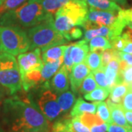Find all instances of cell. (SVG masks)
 Returning a JSON list of instances; mask_svg holds the SVG:
<instances>
[{
  "mask_svg": "<svg viewBox=\"0 0 132 132\" xmlns=\"http://www.w3.org/2000/svg\"><path fill=\"white\" fill-rule=\"evenodd\" d=\"M5 123L13 132L28 129L50 128L47 119L27 96L15 95L3 101Z\"/></svg>",
  "mask_w": 132,
  "mask_h": 132,
  "instance_id": "obj_1",
  "label": "cell"
},
{
  "mask_svg": "<svg viewBox=\"0 0 132 132\" xmlns=\"http://www.w3.org/2000/svg\"><path fill=\"white\" fill-rule=\"evenodd\" d=\"M50 15L43 9L41 0H27L19 7L2 15L0 25L29 29L42 23Z\"/></svg>",
  "mask_w": 132,
  "mask_h": 132,
  "instance_id": "obj_2",
  "label": "cell"
},
{
  "mask_svg": "<svg viewBox=\"0 0 132 132\" xmlns=\"http://www.w3.org/2000/svg\"><path fill=\"white\" fill-rule=\"evenodd\" d=\"M87 12L88 7L83 0H71L56 13L54 26L65 38L68 32L73 27L83 25Z\"/></svg>",
  "mask_w": 132,
  "mask_h": 132,
  "instance_id": "obj_3",
  "label": "cell"
},
{
  "mask_svg": "<svg viewBox=\"0 0 132 132\" xmlns=\"http://www.w3.org/2000/svg\"><path fill=\"white\" fill-rule=\"evenodd\" d=\"M27 33L30 41L29 50L39 48L43 52L48 48L65 44L68 42L54 27L53 15H50L42 23L29 28Z\"/></svg>",
  "mask_w": 132,
  "mask_h": 132,
  "instance_id": "obj_4",
  "label": "cell"
},
{
  "mask_svg": "<svg viewBox=\"0 0 132 132\" xmlns=\"http://www.w3.org/2000/svg\"><path fill=\"white\" fill-rule=\"evenodd\" d=\"M30 49V41L27 32L15 27L0 25V50L13 56Z\"/></svg>",
  "mask_w": 132,
  "mask_h": 132,
  "instance_id": "obj_5",
  "label": "cell"
},
{
  "mask_svg": "<svg viewBox=\"0 0 132 132\" xmlns=\"http://www.w3.org/2000/svg\"><path fill=\"white\" fill-rule=\"evenodd\" d=\"M0 85L11 95L22 89L21 73L15 56L4 52H0Z\"/></svg>",
  "mask_w": 132,
  "mask_h": 132,
  "instance_id": "obj_6",
  "label": "cell"
},
{
  "mask_svg": "<svg viewBox=\"0 0 132 132\" xmlns=\"http://www.w3.org/2000/svg\"><path fill=\"white\" fill-rule=\"evenodd\" d=\"M43 89L38 100V106L48 121H52L59 117L62 112L61 108L58 103L56 93L49 89Z\"/></svg>",
  "mask_w": 132,
  "mask_h": 132,
  "instance_id": "obj_7",
  "label": "cell"
},
{
  "mask_svg": "<svg viewBox=\"0 0 132 132\" xmlns=\"http://www.w3.org/2000/svg\"><path fill=\"white\" fill-rule=\"evenodd\" d=\"M17 62L21 76L33 69L42 68L43 62L40 56V48H36L30 52L20 54L17 57Z\"/></svg>",
  "mask_w": 132,
  "mask_h": 132,
  "instance_id": "obj_8",
  "label": "cell"
},
{
  "mask_svg": "<svg viewBox=\"0 0 132 132\" xmlns=\"http://www.w3.org/2000/svg\"><path fill=\"white\" fill-rule=\"evenodd\" d=\"M118 11H106L98 10L88 9L85 21L98 27H111L118 19Z\"/></svg>",
  "mask_w": 132,
  "mask_h": 132,
  "instance_id": "obj_9",
  "label": "cell"
},
{
  "mask_svg": "<svg viewBox=\"0 0 132 132\" xmlns=\"http://www.w3.org/2000/svg\"><path fill=\"white\" fill-rule=\"evenodd\" d=\"M70 73L72 91L77 93L84 79L90 73V69L85 62H81L73 66Z\"/></svg>",
  "mask_w": 132,
  "mask_h": 132,
  "instance_id": "obj_10",
  "label": "cell"
},
{
  "mask_svg": "<svg viewBox=\"0 0 132 132\" xmlns=\"http://www.w3.org/2000/svg\"><path fill=\"white\" fill-rule=\"evenodd\" d=\"M81 122L90 129V132H106L108 128V124L99 118L97 114L85 113L78 116Z\"/></svg>",
  "mask_w": 132,
  "mask_h": 132,
  "instance_id": "obj_11",
  "label": "cell"
},
{
  "mask_svg": "<svg viewBox=\"0 0 132 132\" xmlns=\"http://www.w3.org/2000/svg\"><path fill=\"white\" fill-rule=\"evenodd\" d=\"M52 88L54 90L56 94H60L64 93L69 88V80H68V72L62 65L54 74L51 83Z\"/></svg>",
  "mask_w": 132,
  "mask_h": 132,
  "instance_id": "obj_12",
  "label": "cell"
},
{
  "mask_svg": "<svg viewBox=\"0 0 132 132\" xmlns=\"http://www.w3.org/2000/svg\"><path fill=\"white\" fill-rule=\"evenodd\" d=\"M88 53L89 46L87 45V41L82 40L78 42L71 43V57L73 65L83 62Z\"/></svg>",
  "mask_w": 132,
  "mask_h": 132,
  "instance_id": "obj_13",
  "label": "cell"
},
{
  "mask_svg": "<svg viewBox=\"0 0 132 132\" xmlns=\"http://www.w3.org/2000/svg\"><path fill=\"white\" fill-rule=\"evenodd\" d=\"M106 103L109 109L112 123L122 126H130V125H128L126 121L124 109L121 104H114L109 98L106 100Z\"/></svg>",
  "mask_w": 132,
  "mask_h": 132,
  "instance_id": "obj_14",
  "label": "cell"
},
{
  "mask_svg": "<svg viewBox=\"0 0 132 132\" xmlns=\"http://www.w3.org/2000/svg\"><path fill=\"white\" fill-rule=\"evenodd\" d=\"M97 102L88 103L84 101L81 98H79L75 102L74 106L71 111V117H78L85 113L95 114L97 108Z\"/></svg>",
  "mask_w": 132,
  "mask_h": 132,
  "instance_id": "obj_15",
  "label": "cell"
},
{
  "mask_svg": "<svg viewBox=\"0 0 132 132\" xmlns=\"http://www.w3.org/2000/svg\"><path fill=\"white\" fill-rule=\"evenodd\" d=\"M88 9L106 10V11H120L121 8L117 3L111 0H83Z\"/></svg>",
  "mask_w": 132,
  "mask_h": 132,
  "instance_id": "obj_16",
  "label": "cell"
},
{
  "mask_svg": "<svg viewBox=\"0 0 132 132\" xmlns=\"http://www.w3.org/2000/svg\"><path fill=\"white\" fill-rule=\"evenodd\" d=\"M63 63V57L57 60L43 63L41 69V76L43 84H46L57 73Z\"/></svg>",
  "mask_w": 132,
  "mask_h": 132,
  "instance_id": "obj_17",
  "label": "cell"
},
{
  "mask_svg": "<svg viewBox=\"0 0 132 132\" xmlns=\"http://www.w3.org/2000/svg\"><path fill=\"white\" fill-rule=\"evenodd\" d=\"M130 89V85L123 81L117 84L110 90L109 99L114 104H121L124 95Z\"/></svg>",
  "mask_w": 132,
  "mask_h": 132,
  "instance_id": "obj_18",
  "label": "cell"
},
{
  "mask_svg": "<svg viewBox=\"0 0 132 132\" xmlns=\"http://www.w3.org/2000/svg\"><path fill=\"white\" fill-rule=\"evenodd\" d=\"M66 47L67 46L65 45L63 46L60 45V46H56L47 48L46 50L42 52L41 58H42L43 62L45 63L48 62L54 61L63 57Z\"/></svg>",
  "mask_w": 132,
  "mask_h": 132,
  "instance_id": "obj_19",
  "label": "cell"
},
{
  "mask_svg": "<svg viewBox=\"0 0 132 132\" xmlns=\"http://www.w3.org/2000/svg\"><path fill=\"white\" fill-rule=\"evenodd\" d=\"M96 36L105 37L109 40H111V39L114 38L112 29L110 28L109 27L102 26V27H100L98 28L91 29H88V30H85L84 40L88 42L92 38H95Z\"/></svg>",
  "mask_w": 132,
  "mask_h": 132,
  "instance_id": "obj_20",
  "label": "cell"
},
{
  "mask_svg": "<svg viewBox=\"0 0 132 132\" xmlns=\"http://www.w3.org/2000/svg\"><path fill=\"white\" fill-rule=\"evenodd\" d=\"M76 95L71 91H65L57 96V101L61 108L62 112H68L75 103Z\"/></svg>",
  "mask_w": 132,
  "mask_h": 132,
  "instance_id": "obj_21",
  "label": "cell"
},
{
  "mask_svg": "<svg viewBox=\"0 0 132 132\" xmlns=\"http://www.w3.org/2000/svg\"><path fill=\"white\" fill-rule=\"evenodd\" d=\"M109 48H112V46L109 40L105 37L96 36L89 41V50L90 52H103Z\"/></svg>",
  "mask_w": 132,
  "mask_h": 132,
  "instance_id": "obj_22",
  "label": "cell"
},
{
  "mask_svg": "<svg viewBox=\"0 0 132 132\" xmlns=\"http://www.w3.org/2000/svg\"><path fill=\"white\" fill-rule=\"evenodd\" d=\"M70 1L71 0H41V4L45 11L53 15Z\"/></svg>",
  "mask_w": 132,
  "mask_h": 132,
  "instance_id": "obj_23",
  "label": "cell"
},
{
  "mask_svg": "<svg viewBox=\"0 0 132 132\" xmlns=\"http://www.w3.org/2000/svg\"><path fill=\"white\" fill-rule=\"evenodd\" d=\"M101 53L102 52L95 51L87 54L85 61L90 71H94L101 67Z\"/></svg>",
  "mask_w": 132,
  "mask_h": 132,
  "instance_id": "obj_24",
  "label": "cell"
},
{
  "mask_svg": "<svg viewBox=\"0 0 132 132\" xmlns=\"http://www.w3.org/2000/svg\"><path fill=\"white\" fill-rule=\"evenodd\" d=\"M109 95V90L102 87H97L94 90L87 94H85L84 98L90 101H103Z\"/></svg>",
  "mask_w": 132,
  "mask_h": 132,
  "instance_id": "obj_25",
  "label": "cell"
},
{
  "mask_svg": "<svg viewBox=\"0 0 132 132\" xmlns=\"http://www.w3.org/2000/svg\"><path fill=\"white\" fill-rule=\"evenodd\" d=\"M96 114L101 118L104 123L110 124L112 123L110 112L108 108V106L104 101H98L97 108H96Z\"/></svg>",
  "mask_w": 132,
  "mask_h": 132,
  "instance_id": "obj_26",
  "label": "cell"
},
{
  "mask_svg": "<svg viewBox=\"0 0 132 132\" xmlns=\"http://www.w3.org/2000/svg\"><path fill=\"white\" fill-rule=\"evenodd\" d=\"M50 132H74L71 126V118H65L55 122Z\"/></svg>",
  "mask_w": 132,
  "mask_h": 132,
  "instance_id": "obj_27",
  "label": "cell"
},
{
  "mask_svg": "<svg viewBox=\"0 0 132 132\" xmlns=\"http://www.w3.org/2000/svg\"><path fill=\"white\" fill-rule=\"evenodd\" d=\"M97 87H98V85L95 80L94 76L92 74V73H90L84 79L79 90L80 91V93L81 94H87L94 90Z\"/></svg>",
  "mask_w": 132,
  "mask_h": 132,
  "instance_id": "obj_28",
  "label": "cell"
},
{
  "mask_svg": "<svg viewBox=\"0 0 132 132\" xmlns=\"http://www.w3.org/2000/svg\"><path fill=\"white\" fill-rule=\"evenodd\" d=\"M105 74H106L107 85H108L109 91L114 85L121 82L120 80V78H119V72L111 68L105 67Z\"/></svg>",
  "mask_w": 132,
  "mask_h": 132,
  "instance_id": "obj_29",
  "label": "cell"
},
{
  "mask_svg": "<svg viewBox=\"0 0 132 132\" xmlns=\"http://www.w3.org/2000/svg\"><path fill=\"white\" fill-rule=\"evenodd\" d=\"M27 1V0H4L0 6V17L6 12L19 7Z\"/></svg>",
  "mask_w": 132,
  "mask_h": 132,
  "instance_id": "obj_30",
  "label": "cell"
},
{
  "mask_svg": "<svg viewBox=\"0 0 132 132\" xmlns=\"http://www.w3.org/2000/svg\"><path fill=\"white\" fill-rule=\"evenodd\" d=\"M92 74L94 76L95 80L99 87H102V88H105V89L109 90L106 78V74H105V68H104V67L99 68L98 69L93 71ZM109 93H110V91H109Z\"/></svg>",
  "mask_w": 132,
  "mask_h": 132,
  "instance_id": "obj_31",
  "label": "cell"
},
{
  "mask_svg": "<svg viewBox=\"0 0 132 132\" xmlns=\"http://www.w3.org/2000/svg\"><path fill=\"white\" fill-rule=\"evenodd\" d=\"M114 58L119 60L118 51H115L112 48H109L103 51L101 53V67H106L109 62Z\"/></svg>",
  "mask_w": 132,
  "mask_h": 132,
  "instance_id": "obj_32",
  "label": "cell"
},
{
  "mask_svg": "<svg viewBox=\"0 0 132 132\" xmlns=\"http://www.w3.org/2000/svg\"><path fill=\"white\" fill-rule=\"evenodd\" d=\"M71 44L67 46L65 53H64V57H63V63L62 66L66 69V71L70 73L71 69L73 66V63L72 61V59L71 57Z\"/></svg>",
  "mask_w": 132,
  "mask_h": 132,
  "instance_id": "obj_33",
  "label": "cell"
},
{
  "mask_svg": "<svg viewBox=\"0 0 132 132\" xmlns=\"http://www.w3.org/2000/svg\"><path fill=\"white\" fill-rule=\"evenodd\" d=\"M109 41H110L111 46H112V48L115 51H118V52H122L123 48L125 47V46L127 43V41L120 35L109 40Z\"/></svg>",
  "mask_w": 132,
  "mask_h": 132,
  "instance_id": "obj_34",
  "label": "cell"
},
{
  "mask_svg": "<svg viewBox=\"0 0 132 132\" xmlns=\"http://www.w3.org/2000/svg\"><path fill=\"white\" fill-rule=\"evenodd\" d=\"M71 126L74 132H90V129L81 122L79 117L71 118Z\"/></svg>",
  "mask_w": 132,
  "mask_h": 132,
  "instance_id": "obj_35",
  "label": "cell"
},
{
  "mask_svg": "<svg viewBox=\"0 0 132 132\" xmlns=\"http://www.w3.org/2000/svg\"><path fill=\"white\" fill-rule=\"evenodd\" d=\"M119 78L121 82H125L128 85L132 83V65H128L123 71L119 72Z\"/></svg>",
  "mask_w": 132,
  "mask_h": 132,
  "instance_id": "obj_36",
  "label": "cell"
},
{
  "mask_svg": "<svg viewBox=\"0 0 132 132\" xmlns=\"http://www.w3.org/2000/svg\"><path fill=\"white\" fill-rule=\"evenodd\" d=\"M121 105L125 111H132V90H129L124 95Z\"/></svg>",
  "mask_w": 132,
  "mask_h": 132,
  "instance_id": "obj_37",
  "label": "cell"
},
{
  "mask_svg": "<svg viewBox=\"0 0 132 132\" xmlns=\"http://www.w3.org/2000/svg\"><path fill=\"white\" fill-rule=\"evenodd\" d=\"M81 36H82V30L79 27H75L68 32L65 38L68 41H69V40L79 39Z\"/></svg>",
  "mask_w": 132,
  "mask_h": 132,
  "instance_id": "obj_38",
  "label": "cell"
},
{
  "mask_svg": "<svg viewBox=\"0 0 132 132\" xmlns=\"http://www.w3.org/2000/svg\"><path fill=\"white\" fill-rule=\"evenodd\" d=\"M108 132H132V126H119L115 123H110L109 124Z\"/></svg>",
  "mask_w": 132,
  "mask_h": 132,
  "instance_id": "obj_39",
  "label": "cell"
},
{
  "mask_svg": "<svg viewBox=\"0 0 132 132\" xmlns=\"http://www.w3.org/2000/svg\"><path fill=\"white\" fill-rule=\"evenodd\" d=\"M118 57L120 60L126 62L128 65H132V54L123 52H118Z\"/></svg>",
  "mask_w": 132,
  "mask_h": 132,
  "instance_id": "obj_40",
  "label": "cell"
},
{
  "mask_svg": "<svg viewBox=\"0 0 132 132\" xmlns=\"http://www.w3.org/2000/svg\"><path fill=\"white\" fill-rule=\"evenodd\" d=\"M123 37L126 41H129V42H132V27H127L126 30L124 32L123 35Z\"/></svg>",
  "mask_w": 132,
  "mask_h": 132,
  "instance_id": "obj_41",
  "label": "cell"
},
{
  "mask_svg": "<svg viewBox=\"0 0 132 132\" xmlns=\"http://www.w3.org/2000/svg\"><path fill=\"white\" fill-rule=\"evenodd\" d=\"M125 12H126V17H127L128 21V24L126 27H132V8L131 9L125 10Z\"/></svg>",
  "mask_w": 132,
  "mask_h": 132,
  "instance_id": "obj_42",
  "label": "cell"
},
{
  "mask_svg": "<svg viewBox=\"0 0 132 132\" xmlns=\"http://www.w3.org/2000/svg\"><path fill=\"white\" fill-rule=\"evenodd\" d=\"M125 117L126 119V121L128 123V125L132 126V111H125L124 110Z\"/></svg>",
  "mask_w": 132,
  "mask_h": 132,
  "instance_id": "obj_43",
  "label": "cell"
},
{
  "mask_svg": "<svg viewBox=\"0 0 132 132\" xmlns=\"http://www.w3.org/2000/svg\"><path fill=\"white\" fill-rule=\"evenodd\" d=\"M7 94H9V92L6 90L4 87H2V85H0V102L2 101L3 98H5V96Z\"/></svg>",
  "mask_w": 132,
  "mask_h": 132,
  "instance_id": "obj_44",
  "label": "cell"
},
{
  "mask_svg": "<svg viewBox=\"0 0 132 132\" xmlns=\"http://www.w3.org/2000/svg\"><path fill=\"white\" fill-rule=\"evenodd\" d=\"M122 52H126V53H128V54H132V42H129L127 41L125 47L123 48Z\"/></svg>",
  "mask_w": 132,
  "mask_h": 132,
  "instance_id": "obj_45",
  "label": "cell"
},
{
  "mask_svg": "<svg viewBox=\"0 0 132 132\" xmlns=\"http://www.w3.org/2000/svg\"><path fill=\"white\" fill-rule=\"evenodd\" d=\"M21 132H50V128H35V129H28L22 131Z\"/></svg>",
  "mask_w": 132,
  "mask_h": 132,
  "instance_id": "obj_46",
  "label": "cell"
},
{
  "mask_svg": "<svg viewBox=\"0 0 132 132\" xmlns=\"http://www.w3.org/2000/svg\"><path fill=\"white\" fill-rule=\"evenodd\" d=\"M111 1H112L114 2H117V3H119V4H120V5H125L126 4V2H127V0H111Z\"/></svg>",
  "mask_w": 132,
  "mask_h": 132,
  "instance_id": "obj_47",
  "label": "cell"
},
{
  "mask_svg": "<svg viewBox=\"0 0 132 132\" xmlns=\"http://www.w3.org/2000/svg\"><path fill=\"white\" fill-rule=\"evenodd\" d=\"M0 132H5L4 131V130L1 128V126H0Z\"/></svg>",
  "mask_w": 132,
  "mask_h": 132,
  "instance_id": "obj_48",
  "label": "cell"
},
{
  "mask_svg": "<svg viewBox=\"0 0 132 132\" xmlns=\"http://www.w3.org/2000/svg\"><path fill=\"white\" fill-rule=\"evenodd\" d=\"M2 2H3V0H0V6L2 4Z\"/></svg>",
  "mask_w": 132,
  "mask_h": 132,
  "instance_id": "obj_49",
  "label": "cell"
},
{
  "mask_svg": "<svg viewBox=\"0 0 132 132\" xmlns=\"http://www.w3.org/2000/svg\"><path fill=\"white\" fill-rule=\"evenodd\" d=\"M130 87H131V90H132V83L130 85Z\"/></svg>",
  "mask_w": 132,
  "mask_h": 132,
  "instance_id": "obj_50",
  "label": "cell"
},
{
  "mask_svg": "<svg viewBox=\"0 0 132 132\" xmlns=\"http://www.w3.org/2000/svg\"><path fill=\"white\" fill-rule=\"evenodd\" d=\"M0 52H1V50H0Z\"/></svg>",
  "mask_w": 132,
  "mask_h": 132,
  "instance_id": "obj_51",
  "label": "cell"
},
{
  "mask_svg": "<svg viewBox=\"0 0 132 132\" xmlns=\"http://www.w3.org/2000/svg\"><path fill=\"white\" fill-rule=\"evenodd\" d=\"M0 104H1V102H0Z\"/></svg>",
  "mask_w": 132,
  "mask_h": 132,
  "instance_id": "obj_52",
  "label": "cell"
},
{
  "mask_svg": "<svg viewBox=\"0 0 132 132\" xmlns=\"http://www.w3.org/2000/svg\"><path fill=\"white\" fill-rule=\"evenodd\" d=\"M3 1H4V0H3Z\"/></svg>",
  "mask_w": 132,
  "mask_h": 132,
  "instance_id": "obj_53",
  "label": "cell"
}]
</instances>
